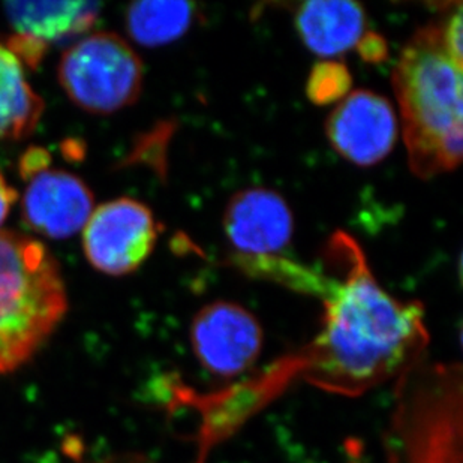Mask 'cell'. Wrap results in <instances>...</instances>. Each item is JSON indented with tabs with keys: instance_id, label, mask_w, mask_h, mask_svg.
Listing matches in <instances>:
<instances>
[{
	"instance_id": "30bf717a",
	"label": "cell",
	"mask_w": 463,
	"mask_h": 463,
	"mask_svg": "<svg viewBox=\"0 0 463 463\" xmlns=\"http://www.w3.org/2000/svg\"><path fill=\"white\" fill-rule=\"evenodd\" d=\"M22 212L31 230L61 241L86 227L93 212V194L72 173L49 168L29 180Z\"/></svg>"
},
{
	"instance_id": "ba28073f",
	"label": "cell",
	"mask_w": 463,
	"mask_h": 463,
	"mask_svg": "<svg viewBox=\"0 0 463 463\" xmlns=\"http://www.w3.org/2000/svg\"><path fill=\"white\" fill-rule=\"evenodd\" d=\"M326 136L344 159L372 166L389 156L398 140V118L387 98L372 90L346 95L328 114Z\"/></svg>"
},
{
	"instance_id": "4fadbf2b",
	"label": "cell",
	"mask_w": 463,
	"mask_h": 463,
	"mask_svg": "<svg viewBox=\"0 0 463 463\" xmlns=\"http://www.w3.org/2000/svg\"><path fill=\"white\" fill-rule=\"evenodd\" d=\"M44 111V101L27 83L23 63L0 45V140L31 136Z\"/></svg>"
},
{
	"instance_id": "d6986e66",
	"label": "cell",
	"mask_w": 463,
	"mask_h": 463,
	"mask_svg": "<svg viewBox=\"0 0 463 463\" xmlns=\"http://www.w3.org/2000/svg\"><path fill=\"white\" fill-rule=\"evenodd\" d=\"M357 50H359L360 57L367 63H380V61H385V57L389 54L384 38L373 32H366L363 35L357 44Z\"/></svg>"
},
{
	"instance_id": "9a60e30c",
	"label": "cell",
	"mask_w": 463,
	"mask_h": 463,
	"mask_svg": "<svg viewBox=\"0 0 463 463\" xmlns=\"http://www.w3.org/2000/svg\"><path fill=\"white\" fill-rule=\"evenodd\" d=\"M232 264L246 275L257 276L261 279L273 280L276 284L284 285L287 288L298 293L310 294L315 298H323L330 288L332 279L328 275L310 270L298 262L289 261L282 255H264V257H250V255H234Z\"/></svg>"
},
{
	"instance_id": "52a82bcc",
	"label": "cell",
	"mask_w": 463,
	"mask_h": 463,
	"mask_svg": "<svg viewBox=\"0 0 463 463\" xmlns=\"http://www.w3.org/2000/svg\"><path fill=\"white\" fill-rule=\"evenodd\" d=\"M189 341L195 359L207 373L232 380L254 367L261 355L264 332L250 310L218 300L195 314Z\"/></svg>"
},
{
	"instance_id": "6da1fadb",
	"label": "cell",
	"mask_w": 463,
	"mask_h": 463,
	"mask_svg": "<svg viewBox=\"0 0 463 463\" xmlns=\"http://www.w3.org/2000/svg\"><path fill=\"white\" fill-rule=\"evenodd\" d=\"M324 258L339 278H332L321 298V328L300 363L307 383L330 393L360 396L399 380L428 348L423 305L387 293L345 232L330 239Z\"/></svg>"
},
{
	"instance_id": "7c38bea8",
	"label": "cell",
	"mask_w": 463,
	"mask_h": 463,
	"mask_svg": "<svg viewBox=\"0 0 463 463\" xmlns=\"http://www.w3.org/2000/svg\"><path fill=\"white\" fill-rule=\"evenodd\" d=\"M101 5L95 2H9L4 13L14 35L36 41L49 49L88 32L97 22Z\"/></svg>"
},
{
	"instance_id": "5bb4252c",
	"label": "cell",
	"mask_w": 463,
	"mask_h": 463,
	"mask_svg": "<svg viewBox=\"0 0 463 463\" xmlns=\"http://www.w3.org/2000/svg\"><path fill=\"white\" fill-rule=\"evenodd\" d=\"M197 14V6L191 2H137L127 11L128 33L137 44L156 49L182 38Z\"/></svg>"
},
{
	"instance_id": "277c9868",
	"label": "cell",
	"mask_w": 463,
	"mask_h": 463,
	"mask_svg": "<svg viewBox=\"0 0 463 463\" xmlns=\"http://www.w3.org/2000/svg\"><path fill=\"white\" fill-rule=\"evenodd\" d=\"M389 463H463V372L459 363L420 362L398 380Z\"/></svg>"
},
{
	"instance_id": "7a4b0ae2",
	"label": "cell",
	"mask_w": 463,
	"mask_h": 463,
	"mask_svg": "<svg viewBox=\"0 0 463 463\" xmlns=\"http://www.w3.org/2000/svg\"><path fill=\"white\" fill-rule=\"evenodd\" d=\"M403 140L414 175L430 179L462 161V66L447 52L441 23L421 27L393 71Z\"/></svg>"
},
{
	"instance_id": "2e32d148",
	"label": "cell",
	"mask_w": 463,
	"mask_h": 463,
	"mask_svg": "<svg viewBox=\"0 0 463 463\" xmlns=\"http://www.w3.org/2000/svg\"><path fill=\"white\" fill-rule=\"evenodd\" d=\"M350 71L342 61H323L310 71L307 95L317 105H328L342 101L350 92Z\"/></svg>"
},
{
	"instance_id": "3957f363",
	"label": "cell",
	"mask_w": 463,
	"mask_h": 463,
	"mask_svg": "<svg viewBox=\"0 0 463 463\" xmlns=\"http://www.w3.org/2000/svg\"><path fill=\"white\" fill-rule=\"evenodd\" d=\"M68 310L61 267L47 246L0 232V376L26 364Z\"/></svg>"
},
{
	"instance_id": "5b68a950",
	"label": "cell",
	"mask_w": 463,
	"mask_h": 463,
	"mask_svg": "<svg viewBox=\"0 0 463 463\" xmlns=\"http://www.w3.org/2000/svg\"><path fill=\"white\" fill-rule=\"evenodd\" d=\"M143 63L127 41L98 32L80 40L61 57L57 77L66 97L79 109L111 114L138 99Z\"/></svg>"
},
{
	"instance_id": "8fae6325",
	"label": "cell",
	"mask_w": 463,
	"mask_h": 463,
	"mask_svg": "<svg viewBox=\"0 0 463 463\" xmlns=\"http://www.w3.org/2000/svg\"><path fill=\"white\" fill-rule=\"evenodd\" d=\"M298 36L318 56L337 57L355 49L366 33V14L350 0H310L294 14Z\"/></svg>"
},
{
	"instance_id": "8992f818",
	"label": "cell",
	"mask_w": 463,
	"mask_h": 463,
	"mask_svg": "<svg viewBox=\"0 0 463 463\" xmlns=\"http://www.w3.org/2000/svg\"><path fill=\"white\" fill-rule=\"evenodd\" d=\"M159 230L149 207L132 198H118L90 214L84 227V254L105 275H129L154 252Z\"/></svg>"
},
{
	"instance_id": "ac0fdd59",
	"label": "cell",
	"mask_w": 463,
	"mask_h": 463,
	"mask_svg": "<svg viewBox=\"0 0 463 463\" xmlns=\"http://www.w3.org/2000/svg\"><path fill=\"white\" fill-rule=\"evenodd\" d=\"M50 162H52V156L47 150L38 147V146L31 147L23 154L22 159H20V175L23 179L29 182L36 175L49 170Z\"/></svg>"
},
{
	"instance_id": "e0dca14e",
	"label": "cell",
	"mask_w": 463,
	"mask_h": 463,
	"mask_svg": "<svg viewBox=\"0 0 463 463\" xmlns=\"http://www.w3.org/2000/svg\"><path fill=\"white\" fill-rule=\"evenodd\" d=\"M442 40L451 59L462 66L463 61V22L462 5H456L455 11L441 22Z\"/></svg>"
},
{
	"instance_id": "ffe728a7",
	"label": "cell",
	"mask_w": 463,
	"mask_h": 463,
	"mask_svg": "<svg viewBox=\"0 0 463 463\" xmlns=\"http://www.w3.org/2000/svg\"><path fill=\"white\" fill-rule=\"evenodd\" d=\"M17 191L5 180L4 175L0 173V227L4 225L5 221L8 218L9 212L13 209L14 204L17 203Z\"/></svg>"
},
{
	"instance_id": "9c48e42d",
	"label": "cell",
	"mask_w": 463,
	"mask_h": 463,
	"mask_svg": "<svg viewBox=\"0 0 463 463\" xmlns=\"http://www.w3.org/2000/svg\"><path fill=\"white\" fill-rule=\"evenodd\" d=\"M223 232L239 255H280L293 239V212L276 191L243 189L225 207Z\"/></svg>"
}]
</instances>
